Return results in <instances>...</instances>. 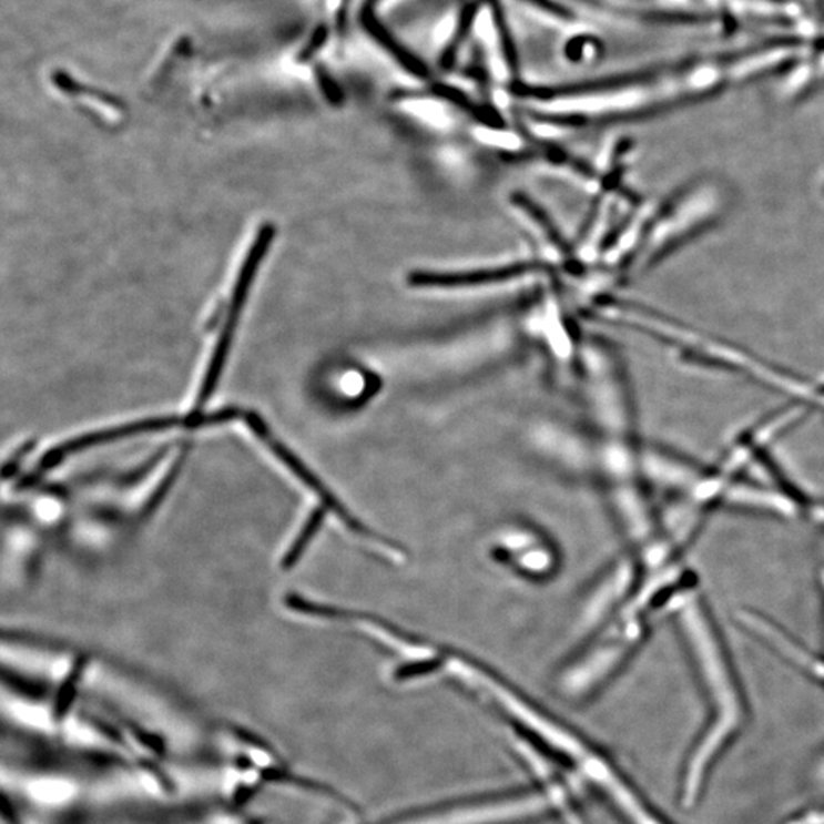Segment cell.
<instances>
[{"label":"cell","mask_w":824,"mask_h":824,"mask_svg":"<svg viewBox=\"0 0 824 824\" xmlns=\"http://www.w3.org/2000/svg\"><path fill=\"white\" fill-rule=\"evenodd\" d=\"M671 614L705 709L680 775V800L690 807L700 802L714 770L744 734L751 710L732 649L705 597L690 592Z\"/></svg>","instance_id":"1"},{"label":"cell","mask_w":824,"mask_h":824,"mask_svg":"<svg viewBox=\"0 0 824 824\" xmlns=\"http://www.w3.org/2000/svg\"><path fill=\"white\" fill-rule=\"evenodd\" d=\"M647 639L648 622L622 620V628L603 634L563 669L559 678L560 692L576 702L599 695Z\"/></svg>","instance_id":"2"},{"label":"cell","mask_w":824,"mask_h":824,"mask_svg":"<svg viewBox=\"0 0 824 824\" xmlns=\"http://www.w3.org/2000/svg\"><path fill=\"white\" fill-rule=\"evenodd\" d=\"M712 468L680 450L661 445H641L640 477L644 486L653 487L672 499H692Z\"/></svg>","instance_id":"3"},{"label":"cell","mask_w":824,"mask_h":824,"mask_svg":"<svg viewBox=\"0 0 824 824\" xmlns=\"http://www.w3.org/2000/svg\"><path fill=\"white\" fill-rule=\"evenodd\" d=\"M275 228L272 225H265L258 231L257 238H255L254 245L251 246L250 253L245 263H243L241 274H238L237 282H235L233 302L228 311V318H226L225 327L216 348H214L213 356H211V364L208 372H206L205 379L202 382L201 391H199L197 404L194 411L202 413L203 406L213 396L214 389L217 387V382L221 379L223 367L226 364V357H228L231 343H233V336L235 327H237V321L241 318L242 308L245 306L246 296L250 294L251 284L255 277L260 263L265 257L267 247L271 246L274 241Z\"/></svg>","instance_id":"4"},{"label":"cell","mask_w":824,"mask_h":824,"mask_svg":"<svg viewBox=\"0 0 824 824\" xmlns=\"http://www.w3.org/2000/svg\"><path fill=\"white\" fill-rule=\"evenodd\" d=\"M807 502L802 495L781 482L746 481L736 478L722 487L716 507L791 521L805 515Z\"/></svg>","instance_id":"5"},{"label":"cell","mask_w":824,"mask_h":824,"mask_svg":"<svg viewBox=\"0 0 824 824\" xmlns=\"http://www.w3.org/2000/svg\"><path fill=\"white\" fill-rule=\"evenodd\" d=\"M736 620L751 635L756 637L761 640V643L773 649L787 663L806 673L807 677H811V680L824 685L823 657L812 652L810 648L791 635L781 624L775 623L770 617L763 616L759 611H753V609H741V611H737Z\"/></svg>","instance_id":"6"},{"label":"cell","mask_w":824,"mask_h":824,"mask_svg":"<svg viewBox=\"0 0 824 824\" xmlns=\"http://www.w3.org/2000/svg\"><path fill=\"white\" fill-rule=\"evenodd\" d=\"M497 553L523 574H548L555 566L553 551L533 530L502 531L497 541Z\"/></svg>","instance_id":"7"},{"label":"cell","mask_w":824,"mask_h":824,"mask_svg":"<svg viewBox=\"0 0 824 824\" xmlns=\"http://www.w3.org/2000/svg\"><path fill=\"white\" fill-rule=\"evenodd\" d=\"M185 424L186 417H182V419L181 417H156V419L135 421V424L116 426V428H109L104 429V431L77 437L74 440H69L67 444L57 446V448L50 450L43 457L42 462H40V469L51 468V466L63 460L69 454L80 452V450L108 444V441L118 440V438H128L136 436V434L164 431V429L174 428V426H185Z\"/></svg>","instance_id":"8"},{"label":"cell","mask_w":824,"mask_h":824,"mask_svg":"<svg viewBox=\"0 0 824 824\" xmlns=\"http://www.w3.org/2000/svg\"><path fill=\"white\" fill-rule=\"evenodd\" d=\"M529 271V266L521 265L497 267V269L460 272V274H414L411 282L417 284V286L458 287L465 286V284L505 282V279L527 274Z\"/></svg>","instance_id":"9"},{"label":"cell","mask_w":824,"mask_h":824,"mask_svg":"<svg viewBox=\"0 0 824 824\" xmlns=\"http://www.w3.org/2000/svg\"><path fill=\"white\" fill-rule=\"evenodd\" d=\"M327 511L328 510L324 509V507H316L314 513H312L311 518H308L306 526H304L303 530L299 531L298 538L295 539V542L292 543L289 551H287L286 556H284V568H291L292 566H295L296 560L302 558L304 548L307 547V543L311 542V539L314 538L316 531H318L321 523H323L324 518H326Z\"/></svg>","instance_id":"10"},{"label":"cell","mask_w":824,"mask_h":824,"mask_svg":"<svg viewBox=\"0 0 824 824\" xmlns=\"http://www.w3.org/2000/svg\"><path fill=\"white\" fill-rule=\"evenodd\" d=\"M820 592H822V602H823V616H824V567H822V570H820Z\"/></svg>","instance_id":"11"}]
</instances>
